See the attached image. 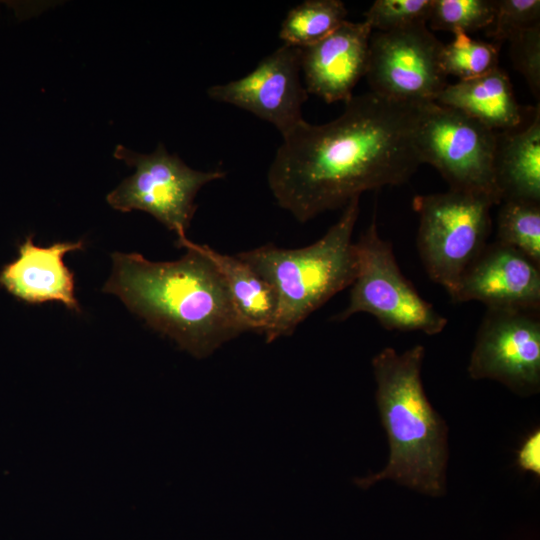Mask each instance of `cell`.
Instances as JSON below:
<instances>
[{"label":"cell","mask_w":540,"mask_h":540,"mask_svg":"<svg viewBox=\"0 0 540 540\" xmlns=\"http://www.w3.org/2000/svg\"><path fill=\"white\" fill-rule=\"evenodd\" d=\"M422 104L370 91L328 123H299L268 170L277 204L305 223L363 192L408 182L422 164L415 141Z\"/></svg>","instance_id":"obj_1"},{"label":"cell","mask_w":540,"mask_h":540,"mask_svg":"<svg viewBox=\"0 0 540 540\" xmlns=\"http://www.w3.org/2000/svg\"><path fill=\"white\" fill-rule=\"evenodd\" d=\"M186 253L154 262L139 253L111 254L113 267L103 291L118 296L151 328L197 358L248 331L226 282L200 244L177 240Z\"/></svg>","instance_id":"obj_2"},{"label":"cell","mask_w":540,"mask_h":540,"mask_svg":"<svg viewBox=\"0 0 540 540\" xmlns=\"http://www.w3.org/2000/svg\"><path fill=\"white\" fill-rule=\"evenodd\" d=\"M424 357V346L415 345L401 354L386 347L372 359L376 404L390 451L381 471L355 481L360 488L391 480L428 496L446 492L448 426L426 396Z\"/></svg>","instance_id":"obj_3"},{"label":"cell","mask_w":540,"mask_h":540,"mask_svg":"<svg viewBox=\"0 0 540 540\" xmlns=\"http://www.w3.org/2000/svg\"><path fill=\"white\" fill-rule=\"evenodd\" d=\"M359 200L353 198L339 220L311 245L283 249L266 244L235 254L276 292L277 313L266 342L292 334L311 313L354 282L358 256L352 234Z\"/></svg>","instance_id":"obj_4"},{"label":"cell","mask_w":540,"mask_h":540,"mask_svg":"<svg viewBox=\"0 0 540 540\" xmlns=\"http://www.w3.org/2000/svg\"><path fill=\"white\" fill-rule=\"evenodd\" d=\"M494 205L489 196L453 189L414 196L419 256L430 279L449 295L488 244Z\"/></svg>","instance_id":"obj_5"},{"label":"cell","mask_w":540,"mask_h":540,"mask_svg":"<svg viewBox=\"0 0 540 540\" xmlns=\"http://www.w3.org/2000/svg\"><path fill=\"white\" fill-rule=\"evenodd\" d=\"M358 271L346 308L333 319L344 321L356 313L373 315L389 331H420L437 335L447 318L420 296L401 272L392 244L381 238L375 219L355 242Z\"/></svg>","instance_id":"obj_6"},{"label":"cell","mask_w":540,"mask_h":540,"mask_svg":"<svg viewBox=\"0 0 540 540\" xmlns=\"http://www.w3.org/2000/svg\"><path fill=\"white\" fill-rule=\"evenodd\" d=\"M415 141L422 164L433 166L450 189L501 203L494 175L497 131L432 101L422 104Z\"/></svg>","instance_id":"obj_7"},{"label":"cell","mask_w":540,"mask_h":540,"mask_svg":"<svg viewBox=\"0 0 540 540\" xmlns=\"http://www.w3.org/2000/svg\"><path fill=\"white\" fill-rule=\"evenodd\" d=\"M114 157L134 166L135 172L107 195L109 205L122 212L142 210L151 214L175 232L177 240L187 238L198 191L226 176L222 170L192 169L177 155L168 153L162 143L151 154L118 145Z\"/></svg>","instance_id":"obj_8"},{"label":"cell","mask_w":540,"mask_h":540,"mask_svg":"<svg viewBox=\"0 0 540 540\" xmlns=\"http://www.w3.org/2000/svg\"><path fill=\"white\" fill-rule=\"evenodd\" d=\"M442 47L424 21L373 31L365 74L371 92L401 102L435 101L447 85L440 64Z\"/></svg>","instance_id":"obj_9"},{"label":"cell","mask_w":540,"mask_h":540,"mask_svg":"<svg viewBox=\"0 0 540 540\" xmlns=\"http://www.w3.org/2000/svg\"><path fill=\"white\" fill-rule=\"evenodd\" d=\"M468 373L500 382L528 397L540 390V309L487 308L477 331Z\"/></svg>","instance_id":"obj_10"},{"label":"cell","mask_w":540,"mask_h":540,"mask_svg":"<svg viewBox=\"0 0 540 540\" xmlns=\"http://www.w3.org/2000/svg\"><path fill=\"white\" fill-rule=\"evenodd\" d=\"M300 55V48L283 44L247 75L213 85L207 94L271 123L283 137L304 121L302 106L308 93L300 81Z\"/></svg>","instance_id":"obj_11"},{"label":"cell","mask_w":540,"mask_h":540,"mask_svg":"<svg viewBox=\"0 0 540 540\" xmlns=\"http://www.w3.org/2000/svg\"><path fill=\"white\" fill-rule=\"evenodd\" d=\"M450 297L455 302L478 301L487 308L540 309V266L495 241L466 269Z\"/></svg>","instance_id":"obj_12"},{"label":"cell","mask_w":540,"mask_h":540,"mask_svg":"<svg viewBox=\"0 0 540 540\" xmlns=\"http://www.w3.org/2000/svg\"><path fill=\"white\" fill-rule=\"evenodd\" d=\"M372 32L364 20H345L322 40L300 48L307 93L327 103L351 99L354 87L367 71Z\"/></svg>","instance_id":"obj_13"},{"label":"cell","mask_w":540,"mask_h":540,"mask_svg":"<svg viewBox=\"0 0 540 540\" xmlns=\"http://www.w3.org/2000/svg\"><path fill=\"white\" fill-rule=\"evenodd\" d=\"M83 249V240L40 247L34 244L32 236H27L18 246V257L1 269L0 286L27 304L60 302L69 310L80 312L74 273L64 264L63 256Z\"/></svg>","instance_id":"obj_14"},{"label":"cell","mask_w":540,"mask_h":540,"mask_svg":"<svg viewBox=\"0 0 540 540\" xmlns=\"http://www.w3.org/2000/svg\"><path fill=\"white\" fill-rule=\"evenodd\" d=\"M494 175L502 201L540 204V109L510 131H497Z\"/></svg>","instance_id":"obj_15"},{"label":"cell","mask_w":540,"mask_h":540,"mask_svg":"<svg viewBox=\"0 0 540 540\" xmlns=\"http://www.w3.org/2000/svg\"><path fill=\"white\" fill-rule=\"evenodd\" d=\"M435 102L498 132L517 129L524 121L510 79L499 66L479 77L447 84Z\"/></svg>","instance_id":"obj_16"},{"label":"cell","mask_w":540,"mask_h":540,"mask_svg":"<svg viewBox=\"0 0 540 540\" xmlns=\"http://www.w3.org/2000/svg\"><path fill=\"white\" fill-rule=\"evenodd\" d=\"M200 246L221 272L248 331L266 335L277 313V296L272 285L236 255L219 253L208 245Z\"/></svg>","instance_id":"obj_17"},{"label":"cell","mask_w":540,"mask_h":540,"mask_svg":"<svg viewBox=\"0 0 540 540\" xmlns=\"http://www.w3.org/2000/svg\"><path fill=\"white\" fill-rule=\"evenodd\" d=\"M348 11L339 0H306L293 7L282 22L279 37L284 44L305 48L332 33Z\"/></svg>","instance_id":"obj_18"},{"label":"cell","mask_w":540,"mask_h":540,"mask_svg":"<svg viewBox=\"0 0 540 540\" xmlns=\"http://www.w3.org/2000/svg\"><path fill=\"white\" fill-rule=\"evenodd\" d=\"M497 214V240L540 266V204L502 201Z\"/></svg>","instance_id":"obj_19"},{"label":"cell","mask_w":540,"mask_h":540,"mask_svg":"<svg viewBox=\"0 0 540 540\" xmlns=\"http://www.w3.org/2000/svg\"><path fill=\"white\" fill-rule=\"evenodd\" d=\"M453 34V40L443 44L440 54V64L446 76L467 80L498 67L500 44L475 40L462 31Z\"/></svg>","instance_id":"obj_20"},{"label":"cell","mask_w":540,"mask_h":540,"mask_svg":"<svg viewBox=\"0 0 540 540\" xmlns=\"http://www.w3.org/2000/svg\"><path fill=\"white\" fill-rule=\"evenodd\" d=\"M495 16V0H433L427 23L433 30L467 34L488 28Z\"/></svg>","instance_id":"obj_21"},{"label":"cell","mask_w":540,"mask_h":540,"mask_svg":"<svg viewBox=\"0 0 540 540\" xmlns=\"http://www.w3.org/2000/svg\"><path fill=\"white\" fill-rule=\"evenodd\" d=\"M433 0H376L364 13L372 30L387 32L427 22Z\"/></svg>","instance_id":"obj_22"},{"label":"cell","mask_w":540,"mask_h":540,"mask_svg":"<svg viewBox=\"0 0 540 540\" xmlns=\"http://www.w3.org/2000/svg\"><path fill=\"white\" fill-rule=\"evenodd\" d=\"M511 61L533 95H540V23L514 33L507 40Z\"/></svg>","instance_id":"obj_23"},{"label":"cell","mask_w":540,"mask_h":540,"mask_svg":"<svg viewBox=\"0 0 540 540\" xmlns=\"http://www.w3.org/2000/svg\"><path fill=\"white\" fill-rule=\"evenodd\" d=\"M539 0H495V16L489 36L501 43L514 33L539 24Z\"/></svg>","instance_id":"obj_24"},{"label":"cell","mask_w":540,"mask_h":540,"mask_svg":"<svg viewBox=\"0 0 540 540\" xmlns=\"http://www.w3.org/2000/svg\"><path fill=\"white\" fill-rule=\"evenodd\" d=\"M516 461L524 472L540 474V431L534 430L522 442L517 451Z\"/></svg>","instance_id":"obj_25"}]
</instances>
